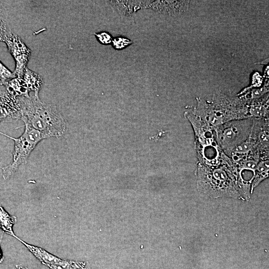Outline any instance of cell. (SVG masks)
<instances>
[{
	"label": "cell",
	"mask_w": 269,
	"mask_h": 269,
	"mask_svg": "<svg viewBox=\"0 0 269 269\" xmlns=\"http://www.w3.org/2000/svg\"><path fill=\"white\" fill-rule=\"evenodd\" d=\"M18 99L20 106V119L24 125L38 131L44 139L60 137L65 133L66 123L55 105L41 101L38 94Z\"/></svg>",
	"instance_id": "obj_1"
},
{
	"label": "cell",
	"mask_w": 269,
	"mask_h": 269,
	"mask_svg": "<svg viewBox=\"0 0 269 269\" xmlns=\"http://www.w3.org/2000/svg\"><path fill=\"white\" fill-rule=\"evenodd\" d=\"M185 115L194 132L195 147L198 163L210 167L233 166L234 164L231 159L219 146L213 127L202 120L195 112H187Z\"/></svg>",
	"instance_id": "obj_2"
},
{
	"label": "cell",
	"mask_w": 269,
	"mask_h": 269,
	"mask_svg": "<svg viewBox=\"0 0 269 269\" xmlns=\"http://www.w3.org/2000/svg\"><path fill=\"white\" fill-rule=\"evenodd\" d=\"M197 177L199 189L208 194L236 196L239 193L235 165L210 167L198 163Z\"/></svg>",
	"instance_id": "obj_3"
},
{
	"label": "cell",
	"mask_w": 269,
	"mask_h": 269,
	"mask_svg": "<svg viewBox=\"0 0 269 269\" xmlns=\"http://www.w3.org/2000/svg\"><path fill=\"white\" fill-rule=\"evenodd\" d=\"M24 125L23 133L17 138L10 136L0 132V134L12 139L14 143L11 162L3 167H0L4 180L8 179L17 170L20 165L27 163L32 150L37 144L44 139L38 131L27 125Z\"/></svg>",
	"instance_id": "obj_4"
},
{
	"label": "cell",
	"mask_w": 269,
	"mask_h": 269,
	"mask_svg": "<svg viewBox=\"0 0 269 269\" xmlns=\"http://www.w3.org/2000/svg\"><path fill=\"white\" fill-rule=\"evenodd\" d=\"M253 126V120L246 119L232 121L213 128L216 140L226 155L248 138Z\"/></svg>",
	"instance_id": "obj_5"
},
{
	"label": "cell",
	"mask_w": 269,
	"mask_h": 269,
	"mask_svg": "<svg viewBox=\"0 0 269 269\" xmlns=\"http://www.w3.org/2000/svg\"><path fill=\"white\" fill-rule=\"evenodd\" d=\"M16 239L22 243L43 265L50 269H87L86 262L61 259L42 248L27 244L17 236Z\"/></svg>",
	"instance_id": "obj_6"
},
{
	"label": "cell",
	"mask_w": 269,
	"mask_h": 269,
	"mask_svg": "<svg viewBox=\"0 0 269 269\" xmlns=\"http://www.w3.org/2000/svg\"><path fill=\"white\" fill-rule=\"evenodd\" d=\"M3 42L6 44L15 62L14 75L16 77H22L31 55L30 49L16 34L12 32L6 37Z\"/></svg>",
	"instance_id": "obj_7"
},
{
	"label": "cell",
	"mask_w": 269,
	"mask_h": 269,
	"mask_svg": "<svg viewBox=\"0 0 269 269\" xmlns=\"http://www.w3.org/2000/svg\"><path fill=\"white\" fill-rule=\"evenodd\" d=\"M9 118L20 119V106L18 97L10 94L0 85V121Z\"/></svg>",
	"instance_id": "obj_8"
},
{
	"label": "cell",
	"mask_w": 269,
	"mask_h": 269,
	"mask_svg": "<svg viewBox=\"0 0 269 269\" xmlns=\"http://www.w3.org/2000/svg\"><path fill=\"white\" fill-rule=\"evenodd\" d=\"M22 78L29 92L33 91L34 94H39L43 80L37 73L26 68Z\"/></svg>",
	"instance_id": "obj_9"
},
{
	"label": "cell",
	"mask_w": 269,
	"mask_h": 269,
	"mask_svg": "<svg viewBox=\"0 0 269 269\" xmlns=\"http://www.w3.org/2000/svg\"><path fill=\"white\" fill-rule=\"evenodd\" d=\"M16 221L15 216L10 215L0 205V229L3 232L15 238L12 228Z\"/></svg>",
	"instance_id": "obj_10"
},
{
	"label": "cell",
	"mask_w": 269,
	"mask_h": 269,
	"mask_svg": "<svg viewBox=\"0 0 269 269\" xmlns=\"http://www.w3.org/2000/svg\"><path fill=\"white\" fill-rule=\"evenodd\" d=\"M269 176V157H261L257 165L251 185V190Z\"/></svg>",
	"instance_id": "obj_11"
},
{
	"label": "cell",
	"mask_w": 269,
	"mask_h": 269,
	"mask_svg": "<svg viewBox=\"0 0 269 269\" xmlns=\"http://www.w3.org/2000/svg\"><path fill=\"white\" fill-rule=\"evenodd\" d=\"M0 1V41L4 42L6 37L11 32L4 7Z\"/></svg>",
	"instance_id": "obj_12"
},
{
	"label": "cell",
	"mask_w": 269,
	"mask_h": 269,
	"mask_svg": "<svg viewBox=\"0 0 269 269\" xmlns=\"http://www.w3.org/2000/svg\"><path fill=\"white\" fill-rule=\"evenodd\" d=\"M16 78L13 72L10 71L0 60V84L3 85L10 80Z\"/></svg>",
	"instance_id": "obj_13"
},
{
	"label": "cell",
	"mask_w": 269,
	"mask_h": 269,
	"mask_svg": "<svg viewBox=\"0 0 269 269\" xmlns=\"http://www.w3.org/2000/svg\"><path fill=\"white\" fill-rule=\"evenodd\" d=\"M113 47L116 50L123 49L133 43V41L125 37L118 36L112 40Z\"/></svg>",
	"instance_id": "obj_14"
},
{
	"label": "cell",
	"mask_w": 269,
	"mask_h": 269,
	"mask_svg": "<svg viewBox=\"0 0 269 269\" xmlns=\"http://www.w3.org/2000/svg\"><path fill=\"white\" fill-rule=\"evenodd\" d=\"M96 38L98 41L103 45H108L112 43L113 37L112 35L107 32L103 31L99 33H94Z\"/></svg>",
	"instance_id": "obj_15"
},
{
	"label": "cell",
	"mask_w": 269,
	"mask_h": 269,
	"mask_svg": "<svg viewBox=\"0 0 269 269\" xmlns=\"http://www.w3.org/2000/svg\"><path fill=\"white\" fill-rule=\"evenodd\" d=\"M2 235L1 236V237L0 238V243L1 242V241H2ZM3 254H2V252L1 251V248H0V263H1L2 261L3 260Z\"/></svg>",
	"instance_id": "obj_16"
},
{
	"label": "cell",
	"mask_w": 269,
	"mask_h": 269,
	"mask_svg": "<svg viewBox=\"0 0 269 269\" xmlns=\"http://www.w3.org/2000/svg\"><path fill=\"white\" fill-rule=\"evenodd\" d=\"M16 269H28L27 268L24 267L21 265H16Z\"/></svg>",
	"instance_id": "obj_17"
},
{
	"label": "cell",
	"mask_w": 269,
	"mask_h": 269,
	"mask_svg": "<svg viewBox=\"0 0 269 269\" xmlns=\"http://www.w3.org/2000/svg\"><path fill=\"white\" fill-rule=\"evenodd\" d=\"M1 121H0V123Z\"/></svg>",
	"instance_id": "obj_18"
},
{
	"label": "cell",
	"mask_w": 269,
	"mask_h": 269,
	"mask_svg": "<svg viewBox=\"0 0 269 269\" xmlns=\"http://www.w3.org/2000/svg\"></svg>",
	"instance_id": "obj_19"
}]
</instances>
